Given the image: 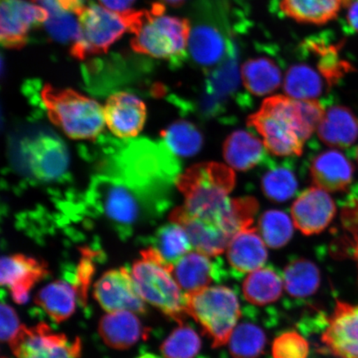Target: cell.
I'll use <instances>...</instances> for the list:
<instances>
[{"mask_svg": "<svg viewBox=\"0 0 358 358\" xmlns=\"http://www.w3.org/2000/svg\"><path fill=\"white\" fill-rule=\"evenodd\" d=\"M325 114L317 100H296L288 96L266 98L250 115L248 125L262 136L266 150L277 156H299L304 141L320 127Z\"/></svg>", "mask_w": 358, "mask_h": 358, "instance_id": "1", "label": "cell"}, {"mask_svg": "<svg viewBox=\"0 0 358 358\" xmlns=\"http://www.w3.org/2000/svg\"><path fill=\"white\" fill-rule=\"evenodd\" d=\"M235 185L234 170L215 162L194 165L181 173L176 182L185 196L183 207L192 216L217 224L230 236L232 199L228 195Z\"/></svg>", "mask_w": 358, "mask_h": 358, "instance_id": "2", "label": "cell"}, {"mask_svg": "<svg viewBox=\"0 0 358 358\" xmlns=\"http://www.w3.org/2000/svg\"><path fill=\"white\" fill-rule=\"evenodd\" d=\"M89 200L112 225L124 234L149 217L167 208L169 198L134 186L115 176L94 179Z\"/></svg>", "mask_w": 358, "mask_h": 358, "instance_id": "3", "label": "cell"}, {"mask_svg": "<svg viewBox=\"0 0 358 358\" xmlns=\"http://www.w3.org/2000/svg\"><path fill=\"white\" fill-rule=\"evenodd\" d=\"M40 99L51 122L73 140H96L104 129V108L73 89L46 84Z\"/></svg>", "mask_w": 358, "mask_h": 358, "instance_id": "4", "label": "cell"}, {"mask_svg": "<svg viewBox=\"0 0 358 358\" xmlns=\"http://www.w3.org/2000/svg\"><path fill=\"white\" fill-rule=\"evenodd\" d=\"M133 263L131 275L138 294L145 301L159 308L165 315L183 324L186 312L185 294L182 293L168 265L150 246Z\"/></svg>", "mask_w": 358, "mask_h": 358, "instance_id": "5", "label": "cell"}, {"mask_svg": "<svg viewBox=\"0 0 358 358\" xmlns=\"http://www.w3.org/2000/svg\"><path fill=\"white\" fill-rule=\"evenodd\" d=\"M165 11L166 8L161 2L145 10L142 26L131 41L134 52L170 62L181 59L185 55L191 37L190 22L164 15Z\"/></svg>", "mask_w": 358, "mask_h": 358, "instance_id": "6", "label": "cell"}, {"mask_svg": "<svg viewBox=\"0 0 358 358\" xmlns=\"http://www.w3.org/2000/svg\"><path fill=\"white\" fill-rule=\"evenodd\" d=\"M187 315L194 317L212 340L213 347L229 342L241 317L236 295L225 286L206 287L185 293Z\"/></svg>", "mask_w": 358, "mask_h": 358, "instance_id": "7", "label": "cell"}, {"mask_svg": "<svg viewBox=\"0 0 358 358\" xmlns=\"http://www.w3.org/2000/svg\"><path fill=\"white\" fill-rule=\"evenodd\" d=\"M80 33L71 43L70 55L78 60L105 55L110 48L128 32L122 13L112 12L90 1L78 15Z\"/></svg>", "mask_w": 358, "mask_h": 358, "instance_id": "8", "label": "cell"}, {"mask_svg": "<svg viewBox=\"0 0 358 358\" xmlns=\"http://www.w3.org/2000/svg\"><path fill=\"white\" fill-rule=\"evenodd\" d=\"M8 343L17 358H79L82 352L79 338L70 342L65 334L55 332L45 323L32 328L22 325Z\"/></svg>", "mask_w": 358, "mask_h": 358, "instance_id": "9", "label": "cell"}, {"mask_svg": "<svg viewBox=\"0 0 358 358\" xmlns=\"http://www.w3.org/2000/svg\"><path fill=\"white\" fill-rule=\"evenodd\" d=\"M49 13L42 6L28 0H1L0 43L2 47L20 50L29 41V34L44 25Z\"/></svg>", "mask_w": 358, "mask_h": 358, "instance_id": "10", "label": "cell"}, {"mask_svg": "<svg viewBox=\"0 0 358 358\" xmlns=\"http://www.w3.org/2000/svg\"><path fill=\"white\" fill-rule=\"evenodd\" d=\"M22 159L34 177L43 181L60 178L69 168V158L64 142L48 134L26 138L21 145Z\"/></svg>", "mask_w": 358, "mask_h": 358, "instance_id": "11", "label": "cell"}, {"mask_svg": "<svg viewBox=\"0 0 358 358\" xmlns=\"http://www.w3.org/2000/svg\"><path fill=\"white\" fill-rule=\"evenodd\" d=\"M93 295L107 312L131 311L145 315L147 308L138 294L131 273L122 267L106 271L93 288Z\"/></svg>", "mask_w": 358, "mask_h": 358, "instance_id": "12", "label": "cell"}, {"mask_svg": "<svg viewBox=\"0 0 358 358\" xmlns=\"http://www.w3.org/2000/svg\"><path fill=\"white\" fill-rule=\"evenodd\" d=\"M321 342L335 358H358V304L336 303Z\"/></svg>", "mask_w": 358, "mask_h": 358, "instance_id": "13", "label": "cell"}, {"mask_svg": "<svg viewBox=\"0 0 358 358\" xmlns=\"http://www.w3.org/2000/svg\"><path fill=\"white\" fill-rule=\"evenodd\" d=\"M48 275L47 263L43 259L24 254H13L1 259L0 284L10 288L13 301L17 304L28 303L31 289Z\"/></svg>", "mask_w": 358, "mask_h": 358, "instance_id": "14", "label": "cell"}, {"mask_svg": "<svg viewBox=\"0 0 358 358\" xmlns=\"http://www.w3.org/2000/svg\"><path fill=\"white\" fill-rule=\"evenodd\" d=\"M103 108L107 127L116 137H136L145 127L146 105L134 94L127 92L111 94Z\"/></svg>", "mask_w": 358, "mask_h": 358, "instance_id": "15", "label": "cell"}, {"mask_svg": "<svg viewBox=\"0 0 358 358\" xmlns=\"http://www.w3.org/2000/svg\"><path fill=\"white\" fill-rule=\"evenodd\" d=\"M336 205L328 192L313 187L301 192L291 208L295 227L303 234H319L335 217Z\"/></svg>", "mask_w": 358, "mask_h": 358, "instance_id": "16", "label": "cell"}, {"mask_svg": "<svg viewBox=\"0 0 358 358\" xmlns=\"http://www.w3.org/2000/svg\"><path fill=\"white\" fill-rule=\"evenodd\" d=\"M169 220L185 229L196 252L210 257L225 252L231 239V236L217 224L192 216L183 206L173 210Z\"/></svg>", "mask_w": 358, "mask_h": 358, "instance_id": "17", "label": "cell"}, {"mask_svg": "<svg viewBox=\"0 0 358 358\" xmlns=\"http://www.w3.org/2000/svg\"><path fill=\"white\" fill-rule=\"evenodd\" d=\"M312 181L326 192H341L351 185L355 169L345 155L337 150L322 152L311 161Z\"/></svg>", "mask_w": 358, "mask_h": 358, "instance_id": "18", "label": "cell"}, {"mask_svg": "<svg viewBox=\"0 0 358 358\" xmlns=\"http://www.w3.org/2000/svg\"><path fill=\"white\" fill-rule=\"evenodd\" d=\"M265 241L256 228H243L231 237L227 246L230 266L241 274L254 272L262 268L267 261Z\"/></svg>", "mask_w": 358, "mask_h": 358, "instance_id": "19", "label": "cell"}, {"mask_svg": "<svg viewBox=\"0 0 358 358\" xmlns=\"http://www.w3.org/2000/svg\"><path fill=\"white\" fill-rule=\"evenodd\" d=\"M146 329L131 311H117L103 316L99 334L107 346L116 350H127L145 338Z\"/></svg>", "mask_w": 358, "mask_h": 358, "instance_id": "20", "label": "cell"}, {"mask_svg": "<svg viewBox=\"0 0 358 358\" xmlns=\"http://www.w3.org/2000/svg\"><path fill=\"white\" fill-rule=\"evenodd\" d=\"M317 136L327 145L347 149L357 140L358 120L348 107L331 106L317 127Z\"/></svg>", "mask_w": 358, "mask_h": 358, "instance_id": "21", "label": "cell"}, {"mask_svg": "<svg viewBox=\"0 0 358 358\" xmlns=\"http://www.w3.org/2000/svg\"><path fill=\"white\" fill-rule=\"evenodd\" d=\"M266 148L254 134L237 131L223 145V156L231 168L248 171L268 159Z\"/></svg>", "mask_w": 358, "mask_h": 358, "instance_id": "22", "label": "cell"}, {"mask_svg": "<svg viewBox=\"0 0 358 358\" xmlns=\"http://www.w3.org/2000/svg\"><path fill=\"white\" fill-rule=\"evenodd\" d=\"M217 272V266L210 257L190 252L172 266L171 273L179 287L185 293L208 287Z\"/></svg>", "mask_w": 358, "mask_h": 358, "instance_id": "23", "label": "cell"}, {"mask_svg": "<svg viewBox=\"0 0 358 358\" xmlns=\"http://www.w3.org/2000/svg\"><path fill=\"white\" fill-rule=\"evenodd\" d=\"M348 0H280V10L289 19L313 25H324L338 17Z\"/></svg>", "mask_w": 358, "mask_h": 358, "instance_id": "24", "label": "cell"}, {"mask_svg": "<svg viewBox=\"0 0 358 358\" xmlns=\"http://www.w3.org/2000/svg\"><path fill=\"white\" fill-rule=\"evenodd\" d=\"M78 299L77 289L65 280H56L36 294L34 302L56 323H62L73 315Z\"/></svg>", "mask_w": 358, "mask_h": 358, "instance_id": "25", "label": "cell"}, {"mask_svg": "<svg viewBox=\"0 0 358 358\" xmlns=\"http://www.w3.org/2000/svg\"><path fill=\"white\" fill-rule=\"evenodd\" d=\"M244 87L255 96H266L276 91L282 83V73L274 61L258 57L245 62L241 67Z\"/></svg>", "mask_w": 358, "mask_h": 358, "instance_id": "26", "label": "cell"}, {"mask_svg": "<svg viewBox=\"0 0 358 358\" xmlns=\"http://www.w3.org/2000/svg\"><path fill=\"white\" fill-rule=\"evenodd\" d=\"M283 285V280L275 270L261 268L246 277L243 294L246 301L255 306H266L280 297Z\"/></svg>", "mask_w": 358, "mask_h": 358, "instance_id": "27", "label": "cell"}, {"mask_svg": "<svg viewBox=\"0 0 358 358\" xmlns=\"http://www.w3.org/2000/svg\"><path fill=\"white\" fill-rule=\"evenodd\" d=\"M286 291L294 298H306L315 294L320 285V272L315 264L297 259L288 264L284 271Z\"/></svg>", "mask_w": 358, "mask_h": 358, "instance_id": "28", "label": "cell"}, {"mask_svg": "<svg viewBox=\"0 0 358 358\" xmlns=\"http://www.w3.org/2000/svg\"><path fill=\"white\" fill-rule=\"evenodd\" d=\"M286 96L296 100H316L324 90L321 76L313 67L297 64L290 67L283 83Z\"/></svg>", "mask_w": 358, "mask_h": 358, "instance_id": "29", "label": "cell"}, {"mask_svg": "<svg viewBox=\"0 0 358 358\" xmlns=\"http://www.w3.org/2000/svg\"><path fill=\"white\" fill-rule=\"evenodd\" d=\"M262 178V189L266 198L282 203L293 198L298 190L297 177L289 163H268Z\"/></svg>", "mask_w": 358, "mask_h": 358, "instance_id": "30", "label": "cell"}, {"mask_svg": "<svg viewBox=\"0 0 358 358\" xmlns=\"http://www.w3.org/2000/svg\"><path fill=\"white\" fill-rule=\"evenodd\" d=\"M163 143L174 155L191 157L199 153L203 145V136L195 124L177 120L160 134Z\"/></svg>", "mask_w": 358, "mask_h": 358, "instance_id": "31", "label": "cell"}, {"mask_svg": "<svg viewBox=\"0 0 358 358\" xmlns=\"http://www.w3.org/2000/svg\"><path fill=\"white\" fill-rule=\"evenodd\" d=\"M168 265H173L186 254L192 245L181 226L171 222L159 228L153 237L152 246Z\"/></svg>", "mask_w": 358, "mask_h": 358, "instance_id": "32", "label": "cell"}, {"mask_svg": "<svg viewBox=\"0 0 358 358\" xmlns=\"http://www.w3.org/2000/svg\"><path fill=\"white\" fill-rule=\"evenodd\" d=\"M228 343L234 358H257L266 347V337L259 327L241 324L236 327Z\"/></svg>", "mask_w": 358, "mask_h": 358, "instance_id": "33", "label": "cell"}, {"mask_svg": "<svg viewBox=\"0 0 358 358\" xmlns=\"http://www.w3.org/2000/svg\"><path fill=\"white\" fill-rule=\"evenodd\" d=\"M259 232L265 243L272 248L287 244L294 234V225L288 215L280 210H268L258 223Z\"/></svg>", "mask_w": 358, "mask_h": 358, "instance_id": "34", "label": "cell"}, {"mask_svg": "<svg viewBox=\"0 0 358 358\" xmlns=\"http://www.w3.org/2000/svg\"><path fill=\"white\" fill-rule=\"evenodd\" d=\"M201 343L198 334L190 326L179 324L160 347L164 358H194Z\"/></svg>", "mask_w": 358, "mask_h": 358, "instance_id": "35", "label": "cell"}, {"mask_svg": "<svg viewBox=\"0 0 358 358\" xmlns=\"http://www.w3.org/2000/svg\"><path fill=\"white\" fill-rule=\"evenodd\" d=\"M189 46L195 60L203 64H213L222 55L220 36L208 28L194 30L191 34Z\"/></svg>", "mask_w": 358, "mask_h": 358, "instance_id": "36", "label": "cell"}, {"mask_svg": "<svg viewBox=\"0 0 358 358\" xmlns=\"http://www.w3.org/2000/svg\"><path fill=\"white\" fill-rule=\"evenodd\" d=\"M80 252L82 257L78 267L73 273H66V275H70L71 284L77 289L79 303L86 306L88 290L96 272V258L99 257V254L87 248L80 249Z\"/></svg>", "mask_w": 358, "mask_h": 358, "instance_id": "37", "label": "cell"}, {"mask_svg": "<svg viewBox=\"0 0 358 358\" xmlns=\"http://www.w3.org/2000/svg\"><path fill=\"white\" fill-rule=\"evenodd\" d=\"M49 19L44 24L47 33L58 43H69L78 39L80 28L78 20L71 13L57 10H48Z\"/></svg>", "mask_w": 358, "mask_h": 358, "instance_id": "38", "label": "cell"}, {"mask_svg": "<svg viewBox=\"0 0 358 358\" xmlns=\"http://www.w3.org/2000/svg\"><path fill=\"white\" fill-rule=\"evenodd\" d=\"M310 352L306 339L294 331L282 334L272 346L274 358H307Z\"/></svg>", "mask_w": 358, "mask_h": 358, "instance_id": "39", "label": "cell"}, {"mask_svg": "<svg viewBox=\"0 0 358 358\" xmlns=\"http://www.w3.org/2000/svg\"><path fill=\"white\" fill-rule=\"evenodd\" d=\"M21 324L15 308L2 303L0 306V338L10 343L21 329Z\"/></svg>", "mask_w": 358, "mask_h": 358, "instance_id": "40", "label": "cell"}, {"mask_svg": "<svg viewBox=\"0 0 358 358\" xmlns=\"http://www.w3.org/2000/svg\"><path fill=\"white\" fill-rule=\"evenodd\" d=\"M85 2L86 0H38L36 3L46 10H57L78 16L86 7Z\"/></svg>", "mask_w": 358, "mask_h": 358, "instance_id": "41", "label": "cell"}, {"mask_svg": "<svg viewBox=\"0 0 358 358\" xmlns=\"http://www.w3.org/2000/svg\"><path fill=\"white\" fill-rule=\"evenodd\" d=\"M101 6L112 12L123 13L132 10L136 0H98Z\"/></svg>", "mask_w": 358, "mask_h": 358, "instance_id": "42", "label": "cell"}, {"mask_svg": "<svg viewBox=\"0 0 358 358\" xmlns=\"http://www.w3.org/2000/svg\"><path fill=\"white\" fill-rule=\"evenodd\" d=\"M346 8L348 24L358 34V0H348Z\"/></svg>", "mask_w": 358, "mask_h": 358, "instance_id": "43", "label": "cell"}, {"mask_svg": "<svg viewBox=\"0 0 358 358\" xmlns=\"http://www.w3.org/2000/svg\"><path fill=\"white\" fill-rule=\"evenodd\" d=\"M186 0H159V2L163 3L165 6H169L173 8H178L185 3Z\"/></svg>", "mask_w": 358, "mask_h": 358, "instance_id": "44", "label": "cell"}, {"mask_svg": "<svg viewBox=\"0 0 358 358\" xmlns=\"http://www.w3.org/2000/svg\"><path fill=\"white\" fill-rule=\"evenodd\" d=\"M355 257L358 264V236L357 237L356 244L355 245Z\"/></svg>", "mask_w": 358, "mask_h": 358, "instance_id": "45", "label": "cell"}, {"mask_svg": "<svg viewBox=\"0 0 358 358\" xmlns=\"http://www.w3.org/2000/svg\"><path fill=\"white\" fill-rule=\"evenodd\" d=\"M138 358H160V357L158 356H156L155 355H151V353H146V355H143Z\"/></svg>", "mask_w": 358, "mask_h": 358, "instance_id": "46", "label": "cell"}, {"mask_svg": "<svg viewBox=\"0 0 358 358\" xmlns=\"http://www.w3.org/2000/svg\"><path fill=\"white\" fill-rule=\"evenodd\" d=\"M356 159H357V162L358 164V146H357V150H356Z\"/></svg>", "mask_w": 358, "mask_h": 358, "instance_id": "47", "label": "cell"}, {"mask_svg": "<svg viewBox=\"0 0 358 358\" xmlns=\"http://www.w3.org/2000/svg\"><path fill=\"white\" fill-rule=\"evenodd\" d=\"M30 1H32V2L36 3V2H37V1H38V0H30Z\"/></svg>", "mask_w": 358, "mask_h": 358, "instance_id": "48", "label": "cell"}, {"mask_svg": "<svg viewBox=\"0 0 358 358\" xmlns=\"http://www.w3.org/2000/svg\"><path fill=\"white\" fill-rule=\"evenodd\" d=\"M2 358H8V357H2Z\"/></svg>", "mask_w": 358, "mask_h": 358, "instance_id": "49", "label": "cell"}]
</instances>
